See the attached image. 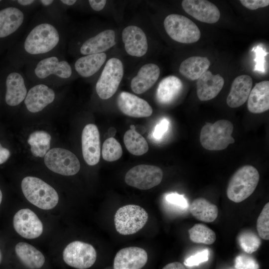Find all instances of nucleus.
I'll list each match as a JSON object with an SVG mask.
<instances>
[{
	"mask_svg": "<svg viewBox=\"0 0 269 269\" xmlns=\"http://www.w3.org/2000/svg\"><path fill=\"white\" fill-rule=\"evenodd\" d=\"M21 189L26 199L40 209L50 210L58 204L59 196L56 191L39 178L25 177L21 181Z\"/></svg>",
	"mask_w": 269,
	"mask_h": 269,
	"instance_id": "obj_2",
	"label": "nucleus"
},
{
	"mask_svg": "<svg viewBox=\"0 0 269 269\" xmlns=\"http://www.w3.org/2000/svg\"><path fill=\"white\" fill-rule=\"evenodd\" d=\"M234 126L226 120H220L213 124L206 123L200 134L202 146L209 150H221L235 142L232 136Z\"/></svg>",
	"mask_w": 269,
	"mask_h": 269,
	"instance_id": "obj_3",
	"label": "nucleus"
},
{
	"mask_svg": "<svg viewBox=\"0 0 269 269\" xmlns=\"http://www.w3.org/2000/svg\"><path fill=\"white\" fill-rule=\"evenodd\" d=\"M15 251L22 263L30 269H39L45 263V257L42 253L27 243H17Z\"/></svg>",
	"mask_w": 269,
	"mask_h": 269,
	"instance_id": "obj_27",
	"label": "nucleus"
},
{
	"mask_svg": "<svg viewBox=\"0 0 269 269\" xmlns=\"http://www.w3.org/2000/svg\"><path fill=\"white\" fill-rule=\"evenodd\" d=\"M107 1L106 0H90L89 2L91 7L95 11H100L103 9Z\"/></svg>",
	"mask_w": 269,
	"mask_h": 269,
	"instance_id": "obj_42",
	"label": "nucleus"
},
{
	"mask_svg": "<svg viewBox=\"0 0 269 269\" xmlns=\"http://www.w3.org/2000/svg\"><path fill=\"white\" fill-rule=\"evenodd\" d=\"M34 72L39 78L43 79L55 74L60 78H68L72 74V69L66 61H59L57 57L52 56L41 60L37 65Z\"/></svg>",
	"mask_w": 269,
	"mask_h": 269,
	"instance_id": "obj_20",
	"label": "nucleus"
},
{
	"mask_svg": "<svg viewBox=\"0 0 269 269\" xmlns=\"http://www.w3.org/2000/svg\"><path fill=\"white\" fill-rule=\"evenodd\" d=\"M51 135L44 131H36L28 136V143L30 151L35 157H43L50 150Z\"/></svg>",
	"mask_w": 269,
	"mask_h": 269,
	"instance_id": "obj_31",
	"label": "nucleus"
},
{
	"mask_svg": "<svg viewBox=\"0 0 269 269\" xmlns=\"http://www.w3.org/2000/svg\"><path fill=\"white\" fill-rule=\"evenodd\" d=\"M253 84L251 77L241 75L233 81L230 91L227 98V104L231 108H238L248 100Z\"/></svg>",
	"mask_w": 269,
	"mask_h": 269,
	"instance_id": "obj_19",
	"label": "nucleus"
},
{
	"mask_svg": "<svg viewBox=\"0 0 269 269\" xmlns=\"http://www.w3.org/2000/svg\"><path fill=\"white\" fill-rule=\"evenodd\" d=\"M190 211L196 219L207 223L215 221L219 212L216 205L204 198L194 199L190 205Z\"/></svg>",
	"mask_w": 269,
	"mask_h": 269,
	"instance_id": "obj_30",
	"label": "nucleus"
},
{
	"mask_svg": "<svg viewBox=\"0 0 269 269\" xmlns=\"http://www.w3.org/2000/svg\"><path fill=\"white\" fill-rule=\"evenodd\" d=\"M242 4L251 10L264 7L269 4V0H240Z\"/></svg>",
	"mask_w": 269,
	"mask_h": 269,
	"instance_id": "obj_41",
	"label": "nucleus"
},
{
	"mask_svg": "<svg viewBox=\"0 0 269 269\" xmlns=\"http://www.w3.org/2000/svg\"><path fill=\"white\" fill-rule=\"evenodd\" d=\"M1 260H2V255H1V252L0 251V263L1 261Z\"/></svg>",
	"mask_w": 269,
	"mask_h": 269,
	"instance_id": "obj_51",
	"label": "nucleus"
},
{
	"mask_svg": "<svg viewBox=\"0 0 269 269\" xmlns=\"http://www.w3.org/2000/svg\"><path fill=\"white\" fill-rule=\"evenodd\" d=\"M163 178L162 169L156 166L140 164L135 166L126 173V183L141 190H147L158 185Z\"/></svg>",
	"mask_w": 269,
	"mask_h": 269,
	"instance_id": "obj_10",
	"label": "nucleus"
},
{
	"mask_svg": "<svg viewBox=\"0 0 269 269\" xmlns=\"http://www.w3.org/2000/svg\"><path fill=\"white\" fill-rule=\"evenodd\" d=\"M159 75L160 69L157 65L148 63L142 66L132 80V90L138 94L144 93L155 84Z\"/></svg>",
	"mask_w": 269,
	"mask_h": 269,
	"instance_id": "obj_21",
	"label": "nucleus"
},
{
	"mask_svg": "<svg viewBox=\"0 0 269 269\" xmlns=\"http://www.w3.org/2000/svg\"><path fill=\"white\" fill-rule=\"evenodd\" d=\"M44 5H49L53 3L52 0H41L40 1Z\"/></svg>",
	"mask_w": 269,
	"mask_h": 269,
	"instance_id": "obj_48",
	"label": "nucleus"
},
{
	"mask_svg": "<svg viewBox=\"0 0 269 269\" xmlns=\"http://www.w3.org/2000/svg\"><path fill=\"white\" fill-rule=\"evenodd\" d=\"M167 34L174 40L182 43H192L200 38L201 32L195 23L188 18L180 14H171L164 20Z\"/></svg>",
	"mask_w": 269,
	"mask_h": 269,
	"instance_id": "obj_6",
	"label": "nucleus"
},
{
	"mask_svg": "<svg viewBox=\"0 0 269 269\" xmlns=\"http://www.w3.org/2000/svg\"><path fill=\"white\" fill-rule=\"evenodd\" d=\"M148 217L147 212L139 206L130 204L122 206L115 214L116 229L123 235L134 234L144 227Z\"/></svg>",
	"mask_w": 269,
	"mask_h": 269,
	"instance_id": "obj_5",
	"label": "nucleus"
},
{
	"mask_svg": "<svg viewBox=\"0 0 269 269\" xmlns=\"http://www.w3.org/2000/svg\"><path fill=\"white\" fill-rule=\"evenodd\" d=\"M106 58V54L104 53L87 55L80 57L75 62V70L82 77H90L101 68Z\"/></svg>",
	"mask_w": 269,
	"mask_h": 269,
	"instance_id": "obj_29",
	"label": "nucleus"
},
{
	"mask_svg": "<svg viewBox=\"0 0 269 269\" xmlns=\"http://www.w3.org/2000/svg\"><path fill=\"white\" fill-rule=\"evenodd\" d=\"M44 160L49 169L63 175H74L80 168V163L77 156L71 151L64 148L50 149L45 155Z\"/></svg>",
	"mask_w": 269,
	"mask_h": 269,
	"instance_id": "obj_8",
	"label": "nucleus"
},
{
	"mask_svg": "<svg viewBox=\"0 0 269 269\" xmlns=\"http://www.w3.org/2000/svg\"><path fill=\"white\" fill-rule=\"evenodd\" d=\"M13 225L20 236L28 239L39 237L43 230L42 222L34 212L28 208L20 209L15 214Z\"/></svg>",
	"mask_w": 269,
	"mask_h": 269,
	"instance_id": "obj_11",
	"label": "nucleus"
},
{
	"mask_svg": "<svg viewBox=\"0 0 269 269\" xmlns=\"http://www.w3.org/2000/svg\"><path fill=\"white\" fill-rule=\"evenodd\" d=\"M61 1L65 4H67L68 5H72L76 2V0H61Z\"/></svg>",
	"mask_w": 269,
	"mask_h": 269,
	"instance_id": "obj_47",
	"label": "nucleus"
},
{
	"mask_svg": "<svg viewBox=\"0 0 269 269\" xmlns=\"http://www.w3.org/2000/svg\"><path fill=\"white\" fill-rule=\"evenodd\" d=\"M117 105L123 113L132 117H148L152 113V109L147 102L127 92L119 94Z\"/></svg>",
	"mask_w": 269,
	"mask_h": 269,
	"instance_id": "obj_14",
	"label": "nucleus"
},
{
	"mask_svg": "<svg viewBox=\"0 0 269 269\" xmlns=\"http://www.w3.org/2000/svg\"><path fill=\"white\" fill-rule=\"evenodd\" d=\"M260 179L258 170L246 165L239 168L230 178L227 196L231 201L240 203L248 198L256 188Z\"/></svg>",
	"mask_w": 269,
	"mask_h": 269,
	"instance_id": "obj_1",
	"label": "nucleus"
},
{
	"mask_svg": "<svg viewBox=\"0 0 269 269\" xmlns=\"http://www.w3.org/2000/svg\"><path fill=\"white\" fill-rule=\"evenodd\" d=\"M6 87L5 100L9 106H17L25 99L27 90L24 79L20 74L10 73L6 78Z\"/></svg>",
	"mask_w": 269,
	"mask_h": 269,
	"instance_id": "obj_24",
	"label": "nucleus"
},
{
	"mask_svg": "<svg viewBox=\"0 0 269 269\" xmlns=\"http://www.w3.org/2000/svg\"><path fill=\"white\" fill-rule=\"evenodd\" d=\"M210 65V62L207 58L192 56L182 62L179 71L188 79L195 80L208 70Z\"/></svg>",
	"mask_w": 269,
	"mask_h": 269,
	"instance_id": "obj_28",
	"label": "nucleus"
},
{
	"mask_svg": "<svg viewBox=\"0 0 269 269\" xmlns=\"http://www.w3.org/2000/svg\"><path fill=\"white\" fill-rule=\"evenodd\" d=\"M208 259L209 251L208 249H205L187 258L184 261V264L187 267L198 266L203 262L208 261Z\"/></svg>",
	"mask_w": 269,
	"mask_h": 269,
	"instance_id": "obj_38",
	"label": "nucleus"
},
{
	"mask_svg": "<svg viewBox=\"0 0 269 269\" xmlns=\"http://www.w3.org/2000/svg\"><path fill=\"white\" fill-rule=\"evenodd\" d=\"M191 241L195 243L211 245L216 241L215 233L203 224H196L188 230Z\"/></svg>",
	"mask_w": 269,
	"mask_h": 269,
	"instance_id": "obj_33",
	"label": "nucleus"
},
{
	"mask_svg": "<svg viewBox=\"0 0 269 269\" xmlns=\"http://www.w3.org/2000/svg\"><path fill=\"white\" fill-rule=\"evenodd\" d=\"M124 141L128 150L133 155H141L148 150L146 140L135 130L127 131L124 136Z\"/></svg>",
	"mask_w": 269,
	"mask_h": 269,
	"instance_id": "obj_32",
	"label": "nucleus"
},
{
	"mask_svg": "<svg viewBox=\"0 0 269 269\" xmlns=\"http://www.w3.org/2000/svg\"><path fill=\"white\" fill-rule=\"evenodd\" d=\"M169 122L166 119L162 120L154 128L152 136L156 140L160 139L168 130Z\"/></svg>",
	"mask_w": 269,
	"mask_h": 269,
	"instance_id": "obj_40",
	"label": "nucleus"
},
{
	"mask_svg": "<svg viewBox=\"0 0 269 269\" xmlns=\"http://www.w3.org/2000/svg\"><path fill=\"white\" fill-rule=\"evenodd\" d=\"M10 155L9 150L3 147L0 143V164H1L7 161Z\"/></svg>",
	"mask_w": 269,
	"mask_h": 269,
	"instance_id": "obj_43",
	"label": "nucleus"
},
{
	"mask_svg": "<svg viewBox=\"0 0 269 269\" xmlns=\"http://www.w3.org/2000/svg\"></svg>",
	"mask_w": 269,
	"mask_h": 269,
	"instance_id": "obj_52",
	"label": "nucleus"
},
{
	"mask_svg": "<svg viewBox=\"0 0 269 269\" xmlns=\"http://www.w3.org/2000/svg\"><path fill=\"white\" fill-rule=\"evenodd\" d=\"M182 6L187 13L201 22L214 23L220 17L218 8L208 0H184Z\"/></svg>",
	"mask_w": 269,
	"mask_h": 269,
	"instance_id": "obj_12",
	"label": "nucleus"
},
{
	"mask_svg": "<svg viewBox=\"0 0 269 269\" xmlns=\"http://www.w3.org/2000/svg\"><path fill=\"white\" fill-rule=\"evenodd\" d=\"M239 245L247 253L252 254L256 251L261 245L259 238L252 232L242 233L238 238Z\"/></svg>",
	"mask_w": 269,
	"mask_h": 269,
	"instance_id": "obj_35",
	"label": "nucleus"
},
{
	"mask_svg": "<svg viewBox=\"0 0 269 269\" xmlns=\"http://www.w3.org/2000/svg\"><path fill=\"white\" fill-rule=\"evenodd\" d=\"M130 129L131 130H135V128L134 125H132L130 126Z\"/></svg>",
	"mask_w": 269,
	"mask_h": 269,
	"instance_id": "obj_50",
	"label": "nucleus"
},
{
	"mask_svg": "<svg viewBox=\"0 0 269 269\" xmlns=\"http://www.w3.org/2000/svg\"><path fill=\"white\" fill-rule=\"evenodd\" d=\"M82 149L83 158L89 165L97 164L100 158V134L97 127L87 125L82 133Z\"/></svg>",
	"mask_w": 269,
	"mask_h": 269,
	"instance_id": "obj_13",
	"label": "nucleus"
},
{
	"mask_svg": "<svg viewBox=\"0 0 269 269\" xmlns=\"http://www.w3.org/2000/svg\"><path fill=\"white\" fill-rule=\"evenodd\" d=\"M182 88L183 84L179 78L173 75L167 76L159 83L156 99L161 104H170L179 96Z\"/></svg>",
	"mask_w": 269,
	"mask_h": 269,
	"instance_id": "obj_25",
	"label": "nucleus"
},
{
	"mask_svg": "<svg viewBox=\"0 0 269 269\" xmlns=\"http://www.w3.org/2000/svg\"><path fill=\"white\" fill-rule=\"evenodd\" d=\"M247 107L254 114L265 112L269 109V81H263L256 84L247 100Z\"/></svg>",
	"mask_w": 269,
	"mask_h": 269,
	"instance_id": "obj_23",
	"label": "nucleus"
},
{
	"mask_svg": "<svg viewBox=\"0 0 269 269\" xmlns=\"http://www.w3.org/2000/svg\"><path fill=\"white\" fill-rule=\"evenodd\" d=\"M117 130L114 127H111L109 129L108 134L109 137H114L116 133Z\"/></svg>",
	"mask_w": 269,
	"mask_h": 269,
	"instance_id": "obj_45",
	"label": "nucleus"
},
{
	"mask_svg": "<svg viewBox=\"0 0 269 269\" xmlns=\"http://www.w3.org/2000/svg\"><path fill=\"white\" fill-rule=\"evenodd\" d=\"M147 261V254L137 247L123 248L118 252L114 260V269H141Z\"/></svg>",
	"mask_w": 269,
	"mask_h": 269,
	"instance_id": "obj_15",
	"label": "nucleus"
},
{
	"mask_svg": "<svg viewBox=\"0 0 269 269\" xmlns=\"http://www.w3.org/2000/svg\"><path fill=\"white\" fill-rule=\"evenodd\" d=\"M224 84V78L219 74L213 75L207 70L196 82L197 95L202 101L211 100L220 93Z\"/></svg>",
	"mask_w": 269,
	"mask_h": 269,
	"instance_id": "obj_17",
	"label": "nucleus"
},
{
	"mask_svg": "<svg viewBox=\"0 0 269 269\" xmlns=\"http://www.w3.org/2000/svg\"><path fill=\"white\" fill-rule=\"evenodd\" d=\"M115 44V31L107 29L87 40L81 47L80 52L86 55L102 53Z\"/></svg>",
	"mask_w": 269,
	"mask_h": 269,
	"instance_id": "obj_22",
	"label": "nucleus"
},
{
	"mask_svg": "<svg viewBox=\"0 0 269 269\" xmlns=\"http://www.w3.org/2000/svg\"><path fill=\"white\" fill-rule=\"evenodd\" d=\"M55 99L54 91L44 84L32 87L26 94L24 103L27 110L31 113L42 111Z\"/></svg>",
	"mask_w": 269,
	"mask_h": 269,
	"instance_id": "obj_18",
	"label": "nucleus"
},
{
	"mask_svg": "<svg viewBox=\"0 0 269 269\" xmlns=\"http://www.w3.org/2000/svg\"><path fill=\"white\" fill-rule=\"evenodd\" d=\"M59 41L57 29L51 24L41 23L29 33L24 42L25 51L31 54L47 53L54 48Z\"/></svg>",
	"mask_w": 269,
	"mask_h": 269,
	"instance_id": "obj_4",
	"label": "nucleus"
},
{
	"mask_svg": "<svg viewBox=\"0 0 269 269\" xmlns=\"http://www.w3.org/2000/svg\"><path fill=\"white\" fill-rule=\"evenodd\" d=\"M123 150L120 143L114 138L109 137L103 143L102 156L107 161H114L122 155Z\"/></svg>",
	"mask_w": 269,
	"mask_h": 269,
	"instance_id": "obj_34",
	"label": "nucleus"
},
{
	"mask_svg": "<svg viewBox=\"0 0 269 269\" xmlns=\"http://www.w3.org/2000/svg\"><path fill=\"white\" fill-rule=\"evenodd\" d=\"M122 39L126 52L130 55L141 57L147 52L148 44L145 34L136 26L130 25L124 29Z\"/></svg>",
	"mask_w": 269,
	"mask_h": 269,
	"instance_id": "obj_16",
	"label": "nucleus"
},
{
	"mask_svg": "<svg viewBox=\"0 0 269 269\" xmlns=\"http://www.w3.org/2000/svg\"><path fill=\"white\" fill-rule=\"evenodd\" d=\"M23 12L14 7L0 10V38L6 37L14 32L22 24Z\"/></svg>",
	"mask_w": 269,
	"mask_h": 269,
	"instance_id": "obj_26",
	"label": "nucleus"
},
{
	"mask_svg": "<svg viewBox=\"0 0 269 269\" xmlns=\"http://www.w3.org/2000/svg\"><path fill=\"white\" fill-rule=\"evenodd\" d=\"M257 229L261 238L269 240V203L264 206L257 221Z\"/></svg>",
	"mask_w": 269,
	"mask_h": 269,
	"instance_id": "obj_36",
	"label": "nucleus"
},
{
	"mask_svg": "<svg viewBox=\"0 0 269 269\" xmlns=\"http://www.w3.org/2000/svg\"><path fill=\"white\" fill-rule=\"evenodd\" d=\"M162 269H185V268L180 262H173L168 264Z\"/></svg>",
	"mask_w": 269,
	"mask_h": 269,
	"instance_id": "obj_44",
	"label": "nucleus"
},
{
	"mask_svg": "<svg viewBox=\"0 0 269 269\" xmlns=\"http://www.w3.org/2000/svg\"><path fill=\"white\" fill-rule=\"evenodd\" d=\"M121 61L112 58L107 62L96 85V92L104 100L111 98L116 92L123 77Z\"/></svg>",
	"mask_w": 269,
	"mask_h": 269,
	"instance_id": "obj_7",
	"label": "nucleus"
},
{
	"mask_svg": "<svg viewBox=\"0 0 269 269\" xmlns=\"http://www.w3.org/2000/svg\"><path fill=\"white\" fill-rule=\"evenodd\" d=\"M34 1L33 0H18L17 2L21 5H27L32 3Z\"/></svg>",
	"mask_w": 269,
	"mask_h": 269,
	"instance_id": "obj_46",
	"label": "nucleus"
},
{
	"mask_svg": "<svg viewBox=\"0 0 269 269\" xmlns=\"http://www.w3.org/2000/svg\"><path fill=\"white\" fill-rule=\"evenodd\" d=\"M235 268L236 269H259V265L252 257L241 255L235 259Z\"/></svg>",
	"mask_w": 269,
	"mask_h": 269,
	"instance_id": "obj_37",
	"label": "nucleus"
},
{
	"mask_svg": "<svg viewBox=\"0 0 269 269\" xmlns=\"http://www.w3.org/2000/svg\"><path fill=\"white\" fill-rule=\"evenodd\" d=\"M165 199L169 203L182 209L186 208L188 206V202L184 195L176 192L167 194L165 196Z\"/></svg>",
	"mask_w": 269,
	"mask_h": 269,
	"instance_id": "obj_39",
	"label": "nucleus"
},
{
	"mask_svg": "<svg viewBox=\"0 0 269 269\" xmlns=\"http://www.w3.org/2000/svg\"><path fill=\"white\" fill-rule=\"evenodd\" d=\"M63 259L68 266L78 269H87L92 266L97 259L94 247L79 241L69 243L63 252Z\"/></svg>",
	"mask_w": 269,
	"mask_h": 269,
	"instance_id": "obj_9",
	"label": "nucleus"
},
{
	"mask_svg": "<svg viewBox=\"0 0 269 269\" xmlns=\"http://www.w3.org/2000/svg\"><path fill=\"white\" fill-rule=\"evenodd\" d=\"M2 194L1 191V190L0 189V205L1 201H2Z\"/></svg>",
	"mask_w": 269,
	"mask_h": 269,
	"instance_id": "obj_49",
	"label": "nucleus"
}]
</instances>
